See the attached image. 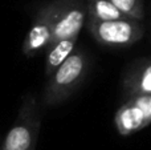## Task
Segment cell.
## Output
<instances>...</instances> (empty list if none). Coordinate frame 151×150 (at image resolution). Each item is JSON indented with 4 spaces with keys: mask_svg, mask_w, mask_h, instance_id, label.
I'll use <instances>...</instances> for the list:
<instances>
[{
    "mask_svg": "<svg viewBox=\"0 0 151 150\" xmlns=\"http://www.w3.org/2000/svg\"><path fill=\"white\" fill-rule=\"evenodd\" d=\"M115 5L125 16L135 20H143L145 8L142 0H109Z\"/></svg>",
    "mask_w": 151,
    "mask_h": 150,
    "instance_id": "10",
    "label": "cell"
},
{
    "mask_svg": "<svg viewBox=\"0 0 151 150\" xmlns=\"http://www.w3.org/2000/svg\"><path fill=\"white\" fill-rule=\"evenodd\" d=\"M86 27L93 39L106 47H131L145 35L142 21L131 17L115 20H97L88 17Z\"/></svg>",
    "mask_w": 151,
    "mask_h": 150,
    "instance_id": "3",
    "label": "cell"
},
{
    "mask_svg": "<svg viewBox=\"0 0 151 150\" xmlns=\"http://www.w3.org/2000/svg\"><path fill=\"white\" fill-rule=\"evenodd\" d=\"M151 124V94L133 96L117 109L114 125L117 132L123 137L141 132Z\"/></svg>",
    "mask_w": 151,
    "mask_h": 150,
    "instance_id": "5",
    "label": "cell"
},
{
    "mask_svg": "<svg viewBox=\"0 0 151 150\" xmlns=\"http://www.w3.org/2000/svg\"><path fill=\"white\" fill-rule=\"evenodd\" d=\"M40 128H41L40 104L33 94L27 93L21 98L16 120L5 134L0 150H36Z\"/></svg>",
    "mask_w": 151,
    "mask_h": 150,
    "instance_id": "2",
    "label": "cell"
},
{
    "mask_svg": "<svg viewBox=\"0 0 151 150\" xmlns=\"http://www.w3.org/2000/svg\"><path fill=\"white\" fill-rule=\"evenodd\" d=\"M123 96L151 94V57L137 60L126 72L122 82Z\"/></svg>",
    "mask_w": 151,
    "mask_h": 150,
    "instance_id": "7",
    "label": "cell"
},
{
    "mask_svg": "<svg viewBox=\"0 0 151 150\" xmlns=\"http://www.w3.org/2000/svg\"><path fill=\"white\" fill-rule=\"evenodd\" d=\"M89 58L82 49H76L72 55L53 72L42 90L41 105L53 108L66 101L86 79Z\"/></svg>",
    "mask_w": 151,
    "mask_h": 150,
    "instance_id": "1",
    "label": "cell"
},
{
    "mask_svg": "<svg viewBox=\"0 0 151 150\" xmlns=\"http://www.w3.org/2000/svg\"><path fill=\"white\" fill-rule=\"evenodd\" d=\"M53 5L52 3L44 5L37 12L31 29L28 31L25 40L23 43L21 50L27 57H33L50 44L53 33Z\"/></svg>",
    "mask_w": 151,
    "mask_h": 150,
    "instance_id": "6",
    "label": "cell"
},
{
    "mask_svg": "<svg viewBox=\"0 0 151 150\" xmlns=\"http://www.w3.org/2000/svg\"><path fill=\"white\" fill-rule=\"evenodd\" d=\"M52 5L53 33L50 44L61 39L78 36L88 19L86 3L83 0H55Z\"/></svg>",
    "mask_w": 151,
    "mask_h": 150,
    "instance_id": "4",
    "label": "cell"
},
{
    "mask_svg": "<svg viewBox=\"0 0 151 150\" xmlns=\"http://www.w3.org/2000/svg\"><path fill=\"white\" fill-rule=\"evenodd\" d=\"M78 36L66 37L52 43L47 48V57H45V76L49 77L76 49Z\"/></svg>",
    "mask_w": 151,
    "mask_h": 150,
    "instance_id": "8",
    "label": "cell"
},
{
    "mask_svg": "<svg viewBox=\"0 0 151 150\" xmlns=\"http://www.w3.org/2000/svg\"><path fill=\"white\" fill-rule=\"evenodd\" d=\"M88 17L97 20H115L127 17L109 0H88Z\"/></svg>",
    "mask_w": 151,
    "mask_h": 150,
    "instance_id": "9",
    "label": "cell"
}]
</instances>
